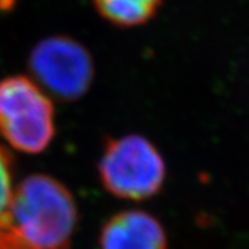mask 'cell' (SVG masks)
<instances>
[{"label": "cell", "mask_w": 249, "mask_h": 249, "mask_svg": "<svg viewBox=\"0 0 249 249\" xmlns=\"http://www.w3.org/2000/svg\"><path fill=\"white\" fill-rule=\"evenodd\" d=\"M78 211L68 188L55 178H24L0 217V227L34 249H70Z\"/></svg>", "instance_id": "cell-1"}, {"label": "cell", "mask_w": 249, "mask_h": 249, "mask_svg": "<svg viewBox=\"0 0 249 249\" xmlns=\"http://www.w3.org/2000/svg\"><path fill=\"white\" fill-rule=\"evenodd\" d=\"M55 133L52 98L28 76L0 80V134L25 154L45 151Z\"/></svg>", "instance_id": "cell-2"}, {"label": "cell", "mask_w": 249, "mask_h": 249, "mask_svg": "<svg viewBox=\"0 0 249 249\" xmlns=\"http://www.w3.org/2000/svg\"><path fill=\"white\" fill-rule=\"evenodd\" d=\"M98 173L103 186L112 196L142 201L162 188L166 166L147 139L127 134L108 140L98 163Z\"/></svg>", "instance_id": "cell-3"}, {"label": "cell", "mask_w": 249, "mask_h": 249, "mask_svg": "<svg viewBox=\"0 0 249 249\" xmlns=\"http://www.w3.org/2000/svg\"><path fill=\"white\" fill-rule=\"evenodd\" d=\"M28 65L36 83L62 101L83 97L94 78L91 55L70 36H50L40 40L32 49Z\"/></svg>", "instance_id": "cell-4"}, {"label": "cell", "mask_w": 249, "mask_h": 249, "mask_svg": "<svg viewBox=\"0 0 249 249\" xmlns=\"http://www.w3.org/2000/svg\"><path fill=\"white\" fill-rule=\"evenodd\" d=\"M100 249H168L165 230L142 211L114 214L100 234Z\"/></svg>", "instance_id": "cell-5"}, {"label": "cell", "mask_w": 249, "mask_h": 249, "mask_svg": "<svg viewBox=\"0 0 249 249\" xmlns=\"http://www.w3.org/2000/svg\"><path fill=\"white\" fill-rule=\"evenodd\" d=\"M98 14L116 27L142 25L158 13L162 0H93Z\"/></svg>", "instance_id": "cell-6"}, {"label": "cell", "mask_w": 249, "mask_h": 249, "mask_svg": "<svg viewBox=\"0 0 249 249\" xmlns=\"http://www.w3.org/2000/svg\"><path fill=\"white\" fill-rule=\"evenodd\" d=\"M13 190V158L10 152L0 145V217L9 208Z\"/></svg>", "instance_id": "cell-7"}, {"label": "cell", "mask_w": 249, "mask_h": 249, "mask_svg": "<svg viewBox=\"0 0 249 249\" xmlns=\"http://www.w3.org/2000/svg\"><path fill=\"white\" fill-rule=\"evenodd\" d=\"M0 249H34L28 244L17 238L3 227H0Z\"/></svg>", "instance_id": "cell-8"}]
</instances>
